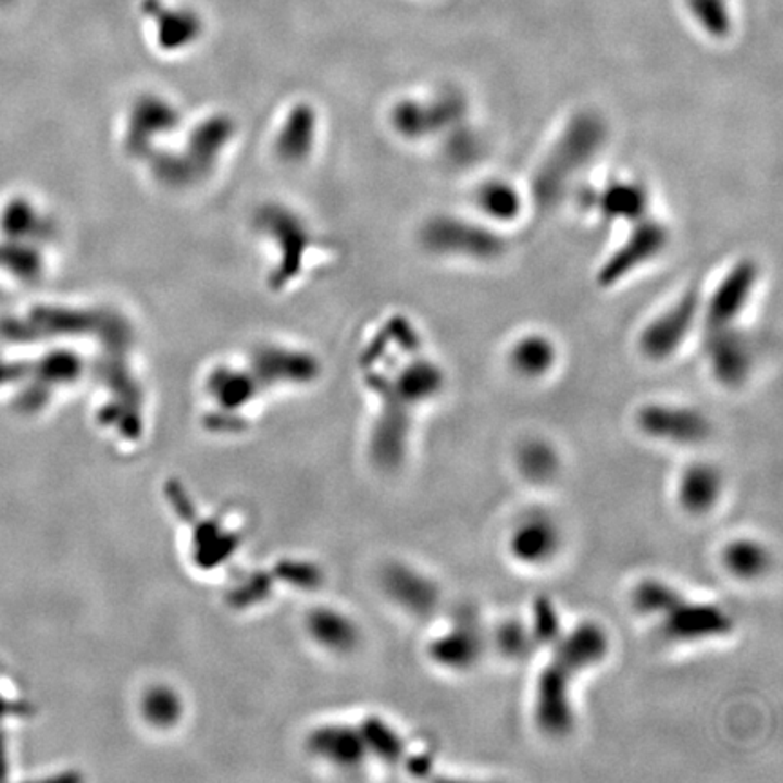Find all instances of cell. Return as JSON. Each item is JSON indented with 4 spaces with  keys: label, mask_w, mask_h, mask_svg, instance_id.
Segmentation results:
<instances>
[{
    "label": "cell",
    "mask_w": 783,
    "mask_h": 783,
    "mask_svg": "<svg viewBox=\"0 0 783 783\" xmlns=\"http://www.w3.org/2000/svg\"><path fill=\"white\" fill-rule=\"evenodd\" d=\"M608 652V631L592 620L564 630L559 641L549 646L548 660L533 691V722L540 733L549 738H562L573 731L576 680L602 663Z\"/></svg>",
    "instance_id": "cell-1"
},
{
    "label": "cell",
    "mask_w": 783,
    "mask_h": 783,
    "mask_svg": "<svg viewBox=\"0 0 783 783\" xmlns=\"http://www.w3.org/2000/svg\"><path fill=\"white\" fill-rule=\"evenodd\" d=\"M53 223L38 203L22 190L0 196V283L27 287L48 272Z\"/></svg>",
    "instance_id": "cell-2"
},
{
    "label": "cell",
    "mask_w": 783,
    "mask_h": 783,
    "mask_svg": "<svg viewBox=\"0 0 783 783\" xmlns=\"http://www.w3.org/2000/svg\"><path fill=\"white\" fill-rule=\"evenodd\" d=\"M606 138L608 127L602 116L593 111L576 113L533 176L532 190L538 206L546 209L557 206L575 174L600 152Z\"/></svg>",
    "instance_id": "cell-3"
},
{
    "label": "cell",
    "mask_w": 783,
    "mask_h": 783,
    "mask_svg": "<svg viewBox=\"0 0 783 783\" xmlns=\"http://www.w3.org/2000/svg\"><path fill=\"white\" fill-rule=\"evenodd\" d=\"M421 244L432 254L478 261L495 260L506 250L505 238L494 228L448 214L430 217L424 223Z\"/></svg>",
    "instance_id": "cell-4"
},
{
    "label": "cell",
    "mask_w": 783,
    "mask_h": 783,
    "mask_svg": "<svg viewBox=\"0 0 783 783\" xmlns=\"http://www.w3.org/2000/svg\"><path fill=\"white\" fill-rule=\"evenodd\" d=\"M468 102L457 89L440 91L426 100H405L391 113V124L408 140L450 133L467 116Z\"/></svg>",
    "instance_id": "cell-5"
},
{
    "label": "cell",
    "mask_w": 783,
    "mask_h": 783,
    "mask_svg": "<svg viewBox=\"0 0 783 783\" xmlns=\"http://www.w3.org/2000/svg\"><path fill=\"white\" fill-rule=\"evenodd\" d=\"M657 622L663 638L673 644L717 641L734 630L733 614L723 606L689 600L685 595Z\"/></svg>",
    "instance_id": "cell-6"
},
{
    "label": "cell",
    "mask_w": 783,
    "mask_h": 783,
    "mask_svg": "<svg viewBox=\"0 0 783 783\" xmlns=\"http://www.w3.org/2000/svg\"><path fill=\"white\" fill-rule=\"evenodd\" d=\"M642 434L673 446H698L711 439L712 424L698 408L649 402L636 415Z\"/></svg>",
    "instance_id": "cell-7"
},
{
    "label": "cell",
    "mask_w": 783,
    "mask_h": 783,
    "mask_svg": "<svg viewBox=\"0 0 783 783\" xmlns=\"http://www.w3.org/2000/svg\"><path fill=\"white\" fill-rule=\"evenodd\" d=\"M488 642L477 614L472 609H461L450 625L430 642L428 657L446 671L467 673L483 660Z\"/></svg>",
    "instance_id": "cell-8"
},
{
    "label": "cell",
    "mask_w": 783,
    "mask_h": 783,
    "mask_svg": "<svg viewBox=\"0 0 783 783\" xmlns=\"http://www.w3.org/2000/svg\"><path fill=\"white\" fill-rule=\"evenodd\" d=\"M700 312V294L695 290L685 293L669 309L663 310L662 314H658L644 326L638 339L641 352L651 361L673 358L693 331Z\"/></svg>",
    "instance_id": "cell-9"
},
{
    "label": "cell",
    "mask_w": 783,
    "mask_h": 783,
    "mask_svg": "<svg viewBox=\"0 0 783 783\" xmlns=\"http://www.w3.org/2000/svg\"><path fill=\"white\" fill-rule=\"evenodd\" d=\"M669 228L658 220L644 216L635 222V227L624 244L609 256L606 263L598 271V283L602 287H613L625 277L633 274L636 269L646 265L662 254L669 245Z\"/></svg>",
    "instance_id": "cell-10"
},
{
    "label": "cell",
    "mask_w": 783,
    "mask_h": 783,
    "mask_svg": "<svg viewBox=\"0 0 783 783\" xmlns=\"http://www.w3.org/2000/svg\"><path fill=\"white\" fill-rule=\"evenodd\" d=\"M704 352L712 377L725 388L744 385L755 369L753 343L736 325L706 331Z\"/></svg>",
    "instance_id": "cell-11"
},
{
    "label": "cell",
    "mask_w": 783,
    "mask_h": 783,
    "mask_svg": "<svg viewBox=\"0 0 783 783\" xmlns=\"http://www.w3.org/2000/svg\"><path fill=\"white\" fill-rule=\"evenodd\" d=\"M562 532L554 517L546 511H532L517 521L508 537L511 559L526 568H540L559 555Z\"/></svg>",
    "instance_id": "cell-12"
},
{
    "label": "cell",
    "mask_w": 783,
    "mask_h": 783,
    "mask_svg": "<svg viewBox=\"0 0 783 783\" xmlns=\"http://www.w3.org/2000/svg\"><path fill=\"white\" fill-rule=\"evenodd\" d=\"M758 276L760 272L755 261L742 260L729 269L722 282L712 290L711 298L701 304L706 331L736 323L755 294Z\"/></svg>",
    "instance_id": "cell-13"
},
{
    "label": "cell",
    "mask_w": 783,
    "mask_h": 783,
    "mask_svg": "<svg viewBox=\"0 0 783 783\" xmlns=\"http://www.w3.org/2000/svg\"><path fill=\"white\" fill-rule=\"evenodd\" d=\"M383 586L399 608L418 619H428L439 609L437 582L412 566L391 564L383 575Z\"/></svg>",
    "instance_id": "cell-14"
},
{
    "label": "cell",
    "mask_w": 783,
    "mask_h": 783,
    "mask_svg": "<svg viewBox=\"0 0 783 783\" xmlns=\"http://www.w3.org/2000/svg\"><path fill=\"white\" fill-rule=\"evenodd\" d=\"M723 488L725 478L714 462H691L676 481V502L689 515H707L722 499Z\"/></svg>",
    "instance_id": "cell-15"
},
{
    "label": "cell",
    "mask_w": 783,
    "mask_h": 783,
    "mask_svg": "<svg viewBox=\"0 0 783 783\" xmlns=\"http://www.w3.org/2000/svg\"><path fill=\"white\" fill-rule=\"evenodd\" d=\"M592 207L611 222L635 223L646 216L649 195L644 185L614 179L600 192H593Z\"/></svg>",
    "instance_id": "cell-16"
},
{
    "label": "cell",
    "mask_w": 783,
    "mask_h": 783,
    "mask_svg": "<svg viewBox=\"0 0 783 783\" xmlns=\"http://www.w3.org/2000/svg\"><path fill=\"white\" fill-rule=\"evenodd\" d=\"M723 570L736 581L753 582L767 575L771 570V551L755 537H736L723 546Z\"/></svg>",
    "instance_id": "cell-17"
},
{
    "label": "cell",
    "mask_w": 783,
    "mask_h": 783,
    "mask_svg": "<svg viewBox=\"0 0 783 783\" xmlns=\"http://www.w3.org/2000/svg\"><path fill=\"white\" fill-rule=\"evenodd\" d=\"M515 464L522 478L535 486L554 483L562 468L557 448L540 437L526 439L517 448Z\"/></svg>",
    "instance_id": "cell-18"
},
{
    "label": "cell",
    "mask_w": 783,
    "mask_h": 783,
    "mask_svg": "<svg viewBox=\"0 0 783 783\" xmlns=\"http://www.w3.org/2000/svg\"><path fill=\"white\" fill-rule=\"evenodd\" d=\"M508 359L517 374L527 380H537L554 369L557 363V347L543 334H530L513 343Z\"/></svg>",
    "instance_id": "cell-19"
},
{
    "label": "cell",
    "mask_w": 783,
    "mask_h": 783,
    "mask_svg": "<svg viewBox=\"0 0 783 783\" xmlns=\"http://www.w3.org/2000/svg\"><path fill=\"white\" fill-rule=\"evenodd\" d=\"M475 203L495 222H513L522 211V196L515 185L505 179H488L475 192Z\"/></svg>",
    "instance_id": "cell-20"
},
{
    "label": "cell",
    "mask_w": 783,
    "mask_h": 783,
    "mask_svg": "<svg viewBox=\"0 0 783 783\" xmlns=\"http://www.w3.org/2000/svg\"><path fill=\"white\" fill-rule=\"evenodd\" d=\"M684 593L662 579H642L631 589V606L636 613L647 619H662Z\"/></svg>",
    "instance_id": "cell-21"
},
{
    "label": "cell",
    "mask_w": 783,
    "mask_h": 783,
    "mask_svg": "<svg viewBox=\"0 0 783 783\" xmlns=\"http://www.w3.org/2000/svg\"><path fill=\"white\" fill-rule=\"evenodd\" d=\"M492 642H494L495 651L511 662L526 660L538 647L535 636L530 630V624L521 619L502 620L495 627Z\"/></svg>",
    "instance_id": "cell-22"
},
{
    "label": "cell",
    "mask_w": 783,
    "mask_h": 783,
    "mask_svg": "<svg viewBox=\"0 0 783 783\" xmlns=\"http://www.w3.org/2000/svg\"><path fill=\"white\" fill-rule=\"evenodd\" d=\"M361 738H363L366 750H374L375 756H380L383 761L397 763L405 756V744H402L401 736L390 725H386L377 718L370 720L364 725Z\"/></svg>",
    "instance_id": "cell-23"
},
{
    "label": "cell",
    "mask_w": 783,
    "mask_h": 783,
    "mask_svg": "<svg viewBox=\"0 0 783 783\" xmlns=\"http://www.w3.org/2000/svg\"><path fill=\"white\" fill-rule=\"evenodd\" d=\"M530 630H532L538 647L551 646V644L559 641V636L564 633L562 625H560L559 613H557V609H555L554 604H551V600H548V598H537V600L533 602Z\"/></svg>",
    "instance_id": "cell-24"
},
{
    "label": "cell",
    "mask_w": 783,
    "mask_h": 783,
    "mask_svg": "<svg viewBox=\"0 0 783 783\" xmlns=\"http://www.w3.org/2000/svg\"><path fill=\"white\" fill-rule=\"evenodd\" d=\"M8 691H10V685L5 684V679L0 673V771H4L5 756L2 755V749H4L5 723L10 718L18 717V709H21L18 701L10 698Z\"/></svg>",
    "instance_id": "cell-25"
}]
</instances>
